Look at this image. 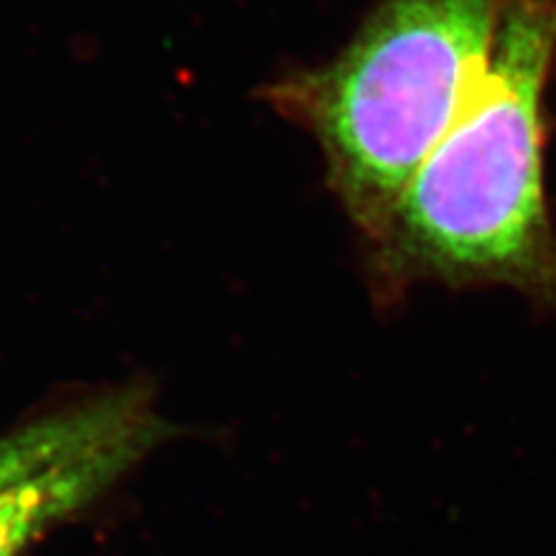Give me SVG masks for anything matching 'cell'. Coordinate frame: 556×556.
<instances>
[{
	"label": "cell",
	"mask_w": 556,
	"mask_h": 556,
	"mask_svg": "<svg viewBox=\"0 0 556 556\" xmlns=\"http://www.w3.org/2000/svg\"><path fill=\"white\" fill-rule=\"evenodd\" d=\"M556 0H498L486 65L369 249L374 283L508 288L556 308V232L545 188V91Z\"/></svg>",
	"instance_id": "6da1fadb"
},
{
	"label": "cell",
	"mask_w": 556,
	"mask_h": 556,
	"mask_svg": "<svg viewBox=\"0 0 556 556\" xmlns=\"http://www.w3.org/2000/svg\"><path fill=\"white\" fill-rule=\"evenodd\" d=\"M498 0H380L353 40L263 98L316 139L327 184L371 249L490 56Z\"/></svg>",
	"instance_id": "7a4b0ae2"
},
{
	"label": "cell",
	"mask_w": 556,
	"mask_h": 556,
	"mask_svg": "<svg viewBox=\"0 0 556 556\" xmlns=\"http://www.w3.org/2000/svg\"><path fill=\"white\" fill-rule=\"evenodd\" d=\"M169 433L167 422L126 433L0 492V556H20L51 525L89 506Z\"/></svg>",
	"instance_id": "3957f363"
},
{
	"label": "cell",
	"mask_w": 556,
	"mask_h": 556,
	"mask_svg": "<svg viewBox=\"0 0 556 556\" xmlns=\"http://www.w3.org/2000/svg\"><path fill=\"white\" fill-rule=\"evenodd\" d=\"M165 422L142 390H121L0 437V492L126 433Z\"/></svg>",
	"instance_id": "277c9868"
}]
</instances>
